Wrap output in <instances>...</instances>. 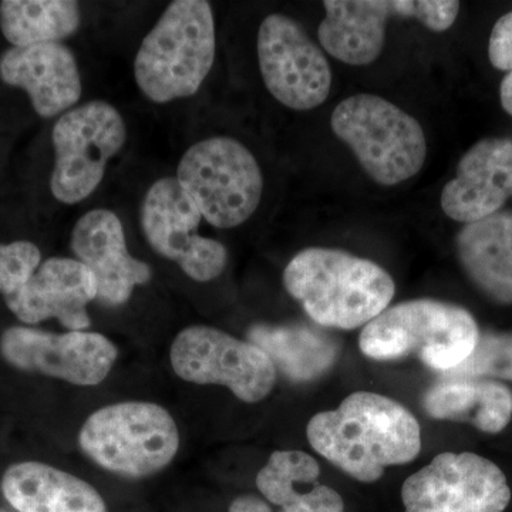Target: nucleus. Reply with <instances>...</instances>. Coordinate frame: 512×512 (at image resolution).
Segmentation results:
<instances>
[{
	"label": "nucleus",
	"mask_w": 512,
	"mask_h": 512,
	"mask_svg": "<svg viewBox=\"0 0 512 512\" xmlns=\"http://www.w3.org/2000/svg\"><path fill=\"white\" fill-rule=\"evenodd\" d=\"M316 453L360 483L380 480L384 468L419 456V421L390 397L357 392L332 412L313 416L306 429Z\"/></svg>",
	"instance_id": "obj_1"
},
{
	"label": "nucleus",
	"mask_w": 512,
	"mask_h": 512,
	"mask_svg": "<svg viewBox=\"0 0 512 512\" xmlns=\"http://www.w3.org/2000/svg\"><path fill=\"white\" fill-rule=\"evenodd\" d=\"M284 285L303 311L323 328H365L389 308L396 284L370 259L340 251L303 249L286 265Z\"/></svg>",
	"instance_id": "obj_2"
},
{
	"label": "nucleus",
	"mask_w": 512,
	"mask_h": 512,
	"mask_svg": "<svg viewBox=\"0 0 512 512\" xmlns=\"http://www.w3.org/2000/svg\"><path fill=\"white\" fill-rule=\"evenodd\" d=\"M217 55L214 12L204 0H175L147 33L134 59V79L156 104L194 96Z\"/></svg>",
	"instance_id": "obj_3"
},
{
	"label": "nucleus",
	"mask_w": 512,
	"mask_h": 512,
	"mask_svg": "<svg viewBox=\"0 0 512 512\" xmlns=\"http://www.w3.org/2000/svg\"><path fill=\"white\" fill-rule=\"evenodd\" d=\"M480 330L470 312L436 299L389 306L360 333L359 348L375 360L414 356L440 373L461 365L476 348Z\"/></svg>",
	"instance_id": "obj_4"
},
{
	"label": "nucleus",
	"mask_w": 512,
	"mask_h": 512,
	"mask_svg": "<svg viewBox=\"0 0 512 512\" xmlns=\"http://www.w3.org/2000/svg\"><path fill=\"white\" fill-rule=\"evenodd\" d=\"M330 126L367 175L383 187L410 180L426 163L423 127L383 97L366 93L348 97L333 110Z\"/></svg>",
	"instance_id": "obj_5"
},
{
	"label": "nucleus",
	"mask_w": 512,
	"mask_h": 512,
	"mask_svg": "<svg viewBox=\"0 0 512 512\" xmlns=\"http://www.w3.org/2000/svg\"><path fill=\"white\" fill-rule=\"evenodd\" d=\"M79 446L110 473L146 478L170 466L180 448V431L160 404H109L84 421Z\"/></svg>",
	"instance_id": "obj_6"
},
{
	"label": "nucleus",
	"mask_w": 512,
	"mask_h": 512,
	"mask_svg": "<svg viewBox=\"0 0 512 512\" xmlns=\"http://www.w3.org/2000/svg\"><path fill=\"white\" fill-rule=\"evenodd\" d=\"M178 183L205 221L232 229L247 222L264 195V175L254 154L241 141L225 136L192 144L177 167Z\"/></svg>",
	"instance_id": "obj_7"
},
{
	"label": "nucleus",
	"mask_w": 512,
	"mask_h": 512,
	"mask_svg": "<svg viewBox=\"0 0 512 512\" xmlns=\"http://www.w3.org/2000/svg\"><path fill=\"white\" fill-rule=\"evenodd\" d=\"M126 141V120L107 101L92 100L62 114L52 131L53 197L66 205L89 198L103 181L111 158L123 150Z\"/></svg>",
	"instance_id": "obj_8"
},
{
	"label": "nucleus",
	"mask_w": 512,
	"mask_h": 512,
	"mask_svg": "<svg viewBox=\"0 0 512 512\" xmlns=\"http://www.w3.org/2000/svg\"><path fill=\"white\" fill-rule=\"evenodd\" d=\"M320 22V46L339 62L369 66L382 55L389 19H414L431 32H444L456 22L454 0H326Z\"/></svg>",
	"instance_id": "obj_9"
},
{
	"label": "nucleus",
	"mask_w": 512,
	"mask_h": 512,
	"mask_svg": "<svg viewBox=\"0 0 512 512\" xmlns=\"http://www.w3.org/2000/svg\"><path fill=\"white\" fill-rule=\"evenodd\" d=\"M170 360L185 382L228 387L245 403L261 402L275 387L276 367L264 350L210 326L181 330Z\"/></svg>",
	"instance_id": "obj_10"
},
{
	"label": "nucleus",
	"mask_w": 512,
	"mask_h": 512,
	"mask_svg": "<svg viewBox=\"0 0 512 512\" xmlns=\"http://www.w3.org/2000/svg\"><path fill=\"white\" fill-rule=\"evenodd\" d=\"M259 72L266 90L288 109L322 106L332 89V69L322 49L291 16L262 20L256 39Z\"/></svg>",
	"instance_id": "obj_11"
},
{
	"label": "nucleus",
	"mask_w": 512,
	"mask_h": 512,
	"mask_svg": "<svg viewBox=\"0 0 512 512\" xmlns=\"http://www.w3.org/2000/svg\"><path fill=\"white\" fill-rule=\"evenodd\" d=\"M202 214L175 177L151 185L141 202L140 224L156 254L180 266L188 278L211 282L225 271L228 251L200 235Z\"/></svg>",
	"instance_id": "obj_12"
},
{
	"label": "nucleus",
	"mask_w": 512,
	"mask_h": 512,
	"mask_svg": "<svg viewBox=\"0 0 512 512\" xmlns=\"http://www.w3.org/2000/svg\"><path fill=\"white\" fill-rule=\"evenodd\" d=\"M406 512H504L511 488L501 468L474 453H441L404 481Z\"/></svg>",
	"instance_id": "obj_13"
},
{
	"label": "nucleus",
	"mask_w": 512,
	"mask_h": 512,
	"mask_svg": "<svg viewBox=\"0 0 512 512\" xmlns=\"http://www.w3.org/2000/svg\"><path fill=\"white\" fill-rule=\"evenodd\" d=\"M0 352L18 369L56 377L76 386L104 382L119 355L116 345L100 333H50L25 326L3 333Z\"/></svg>",
	"instance_id": "obj_14"
},
{
	"label": "nucleus",
	"mask_w": 512,
	"mask_h": 512,
	"mask_svg": "<svg viewBox=\"0 0 512 512\" xmlns=\"http://www.w3.org/2000/svg\"><path fill=\"white\" fill-rule=\"evenodd\" d=\"M70 247L97 282V299L111 306L126 303L137 286L150 282V266L128 252L123 224L116 212L97 208L77 220Z\"/></svg>",
	"instance_id": "obj_15"
},
{
	"label": "nucleus",
	"mask_w": 512,
	"mask_h": 512,
	"mask_svg": "<svg viewBox=\"0 0 512 512\" xmlns=\"http://www.w3.org/2000/svg\"><path fill=\"white\" fill-rule=\"evenodd\" d=\"M96 278L73 258H49L19 291L5 296L16 318L28 325L57 319L69 330L89 328L87 306L97 299Z\"/></svg>",
	"instance_id": "obj_16"
},
{
	"label": "nucleus",
	"mask_w": 512,
	"mask_h": 512,
	"mask_svg": "<svg viewBox=\"0 0 512 512\" xmlns=\"http://www.w3.org/2000/svg\"><path fill=\"white\" fill-rule=\"evenodd\" d=\"M512 197V138H484L458 161L456 177L441 191V210L471 224L503 210Z\"/></svg>",
	"instance_id": "obj_17"
},
{
	"label": "nucleus",
	"mask_w": 512,
	"mask_h": 512,
	"mask_svg": "<svg viewBox=\"0 0 512 512\" xmlns=\"http://www.w3.org/2000/svg\"><path fill=\"white\" fill-rule=\"evenodd\" d=\"M0 80L25 90L43 119L74 109L83 92L76 56L63 43L10 47L0 56Z\"/></svg>",
	"instance_id": "obj_18"
},
{
	"label": "nucleus",
	"mask_w": 512,
	"mask_h": 512,
	"mask_svg": "<svg viewBox=\"0 0 512 512\" xmlns=\"http://www.w3.org/2000/svg\"><path fill=\"white\" fill-rule=\"evenodd\" d=\"M456 249L471 284L490 301L512 305V211L464 225Z\"/></svg>",
	"instance_id": "obj_19"
},
{
	"label": "nucleus",
	"mask_w": 512,
	"mask_h": 512,
	"mask_svg": "<svg viewBox=\"0 0 512 512\" xmlns=\"http://www.w3.org/2000/svg\"><path fill=\"white\" fill-rule=\"evenodd\" d=\"M2 493L18 512H107L92 484L36 461L10 466L3 474Z\"/></svg>",
	"instance_id": "obj_20"
},
{
	"label": "nucleus",
	"mask_w": 512,
	"mask_h": 512,
	"mask_svg": "<svg viewBox=\"0 0 512 512\" xmlns=\"http://www.w3.org/2000/svg\"><path fill=\"white\" fill-rule=\"evenodd\" d=\"M423 406L433 419L470 423L484 433L497 434L512 419V392L494 380L446 379L431 387Z\"/></svg>",
	"instance_id": "obj_21"
},
{
	"label": "nucleus",
	"mask_w": 512,
	"mask_h": 512,
	"mask_svg": "<svg viewBox=\"0 0 512 512\" xmlns=\"http://www.w3.org/2000/svg\"><path fill=\"white\" fill-rule=\"evenodd\" d=\"M249 339L296 382L318 379L338 359V345L326 333L308 326L259 325L251 329Z\"/></svg>",
	"instance_id": "obj_22"
},
{
	"label": "nucleus",
	"mask_w": 512,
	"mask_h": 512,
	"mask_svg": "<svg viewBox=\"0 0 512 512\" xmlns=\"http://www.w3.org/2000/svg\"><path fill=\"white\" fill-rule=\"evenodd\" d=\"M82 25L74 0H5L0 3V30L12 47L62 43Z\"/></svg>",
	"instance_id": "obj_23"
},
{
	"label": "nucleus",
	"mask_w": 512,
	"mask_h": 512,
	"mask_svg": "<svg viewBox=\"0 0 512 512\" xmlns=\"http://www.w3.org/2000/svg\"><path fill=\"white\" fill-rule=\"evenodd\" d=\"M320 476L318 461L299 450L275 451L256 477V487L269 503L284 508L299 485L315 484Z\"/></svg>",
	"instance_id": "obj_24"
},
{
	"label": "nucleus",
	"mask_w": 512,
	"mask_h": 512,
	"mask_svg": "<svg viewBox=\"0 0 512 512\" xmlns=\"http://www.w3.org/2000/svg\"><path fill=\"white\" fill-rule=\"evenodd\" d=\"M444 376L447 379L495 377L512 382V332L483 333L471 355Z\"/></svg>",
	"instance_id": "obj_25"
},
{
	"label": "nucleus",
	"mask_w": 512,
	"mask_h": 512,
	"mask_svg": "<svg viewBox=\"0 0 512 512\" xmlns=\"http://www.w3.org/2000/svg\"><path fill=\"white\" fill-rule=\"evenodd\" d=\"M42 264V254L28 241L0 244V293H15L35 275Z\"/></svg>",
	"instance_id": "obj_26"
},
{
	"label": "nucleus",
	"mask_w": 512,
	"mask_h": 512,
	"mask_svg": "<svg viewBox=\"0 0 512 512\" xmlns=\"http://www.w3.org/2000/svg\"><path fill=\"white\" fill-rule=\"evenodd\" d=\"M282 512H345L342 495L328 485L315 484L309 491L296 495Z\"/></svg>",
	"instance_id": "obj_27"
},
{
	"label": "nucleus",
	"mask_w": 512,
	"mask_h": 512,
	"mask_svg": "<svg viewBox=\"0 0 512 512\" xmlns=\"http://www.w3.org/2000/svg\"><path fill=\"white\" fill-rule=\"evenodd\" d=\"M488 57L495 69L512 72V12L495 23L488 43Z\"/></svg>",
	"instance_id": "obj_28"
},
{
	"label": "nucleus",
	"mask_w": 512,
	"mask_h": 512,
	"mask_svg": "<svg viewBox=\"0 0 512 512\" xmlns=\"http://www.w3.org/2000/svg\"><path fill=\"white\" fill-rule=\"evenodd\" d=\"M228 512H272L262 498L255 495H242L229 505Z\"/></svg>",
	"instance_id": "obj_29"
},
{
	"label": "nucleus",
	"mask_w": 512,
	"mask_h": 512,
	"mask_svg": "<svg viewBox=\"0 0 512 512\" xmlns=\"http://www.w3.org/2000/svg\"><path fill=\"white\" fill-rule=\"evenodd\" d=\"M500 99L503 109L512 116V72L508 73L501 82Z\"/></svg>",
	"instance_id": "obj_30"
},
{
	"label": "nucleus",
	"mask_w": 512,
	"mask_h": 512,
	"mask_svg": "<svg viewBox=\"0 0 512 512\" xmlns=\"http://www.w3.org/2000/svg\"><path fill=\"white\" fill-rule=\"evenodd\" d=\"M0 512H2V511H0Z\"/></svg>",
	"instance_id": "obj_31"
}]
</instances>
